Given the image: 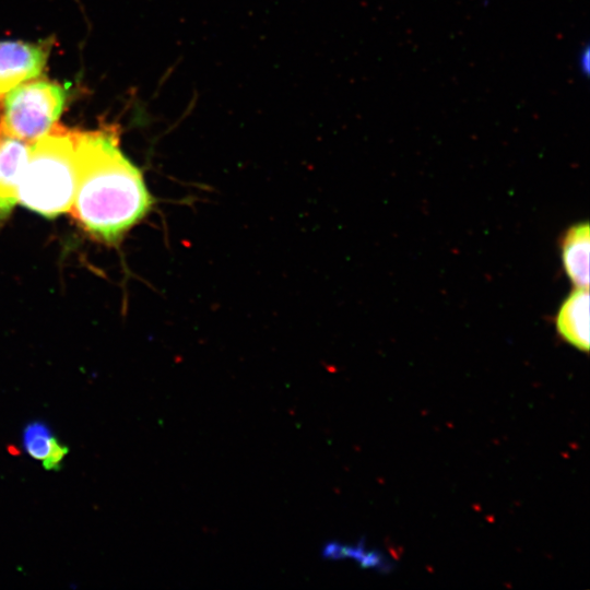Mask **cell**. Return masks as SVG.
Segmentation results:
<instances>
[{
	"mask_svg": "<svg viewBox=\"0 0 590 590\" xmlns=\"http://www.w3.org/2000/svg\"><path fill=\"white\" fill-rule=\"evenodd\" d=\"M49 47L40 43L0 40V97L44 71Z\"/></svg>",
	"mask_w": 590,
	"mask_h": 590,
	"instance_id": "obj_4",
	"label": "cell"
},
{
	"mask_svg": "<svg viewBox=\"0 0 590 590\" xmlns=\"http://www.w3.org/2000/svg\"><path fill=\"white\" fill-rule=\"evenodd\" d=\"M589 224L571 226L562 240V259L566 274L576 287L589 286Z\"/></svg>",
	"mask_w": 590,
	"mask_h": 590,
	"instance_id": "obj_7",
	"label": "cell"
},
{
	"mask_svg": "<svg viewBox=\"0 0 590 590\" xmlns=\"http://www.w3.org/2000/svg\"><path fill=\"white\" fill-rule=\"evenodd\" d=\"M31 143L0 130V220L9 216L17 203V191Z\"/></svg>",
	"mask_w": 590,
	"mask_h": 590,
	"instance_id": "obj_5",
	"label": "cell"
},
{
	"mask_svg": "<svg viewBox=\"0 0 590 590\" xmlns=\"http://www.w3.org/2000/svg\"><path fill=\"white\" fill-rule=\"evenodd\" d=\"M76 189L73 219L93 237L113 244L152 209L141 170L109 130L75 131Z\"/></svg>",
	"mask_w": 590,
	"mask_h": 590,
	"instance_id": "obj_1",
	"label": "cell"
},
{
	"mask_svg": "<svg viewBox=\"0 0 590 590\" xmlns=\"http://www.w3.org/2000/svg\"><path fill=\"white\" fill-rule=\"evenodd\" d=\"M0 101V130L33 143L56 126L66 90L55 82L33 79L13 87Z\"/></svg>",
	"mask_w": 590,
	"mask_h": 590,
	"instance_id": "obj_3",
	"label": "cell"
},
{
	"mask_svg": "<svg viewBox=\"0 0 590 590\" xmlns=\"http://www.w3.org/2000/svg\"><path fill=\"white\" fill-rule=\"evenodd\" d=\"M22 440L24 450L40 461L46 470H57L68 453V448L40 422L30 423L24 428Z\"/></svg>",
	"mask_w": 590,
	"mask_h": 590,
	"instance_id": "obj_8",
	"label": "cell"
},
{
	"mask_svg": "<svg viewBox=\"0 0 590 590\" xmlns=\"http://www.w3.org/2000/svg\"><path fill=\"white\" fill-rule=\"evenodd\" d=\"M558 334L580 351L589 350V292L579 288L569 294L556 316Z\"/></svg>",
	"mask_w": 590,
	"mask_h": 590,
	"instance_id": "obj_6",
	"label": "cell"
},
{
	"mask_svg": "<svg viewBox=\"0 0 590 590\" xmlns=\"http://www.w3.org/2000/svg\"><path fill=\"white\" fill-rule=\"evenodd\" d=\"M75 189V130L55 126L31 143L17 202L46 217H55L70 211Z\"/></svg>",
	"mask_w": 590,
	"mask_h": 590,
	"instance_id": "obj_2",
	"label": "cell"
}]
</instances>
